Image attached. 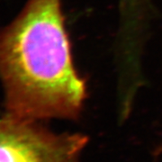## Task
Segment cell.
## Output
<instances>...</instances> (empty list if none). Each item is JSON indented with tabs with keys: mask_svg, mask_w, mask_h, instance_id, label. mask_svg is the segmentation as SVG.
Segmentation results:
<instances>
[{
	"mask_svg": "<svg viewBox=\"0 0 162 162\" xmlns=\"http://www.w3.org/2000/svg\"><path fill=\"white\" fill-rule=\"evenodd\" d=\"M0 81L6 114L77 120L86 97L73 65L60 0H28L0 30Z\"/></svg>",
	"mask_w": 162,
	"mask_h": 162,
	"instance_id": "6da1fadb",
	"label": "cell"
},
{
	"mask_svg": "<svg viewBox=\"0 0 162 162\" xmlns=\"http://www.w3.org/2000/svg\"><path fill=\"white\" fill-rule=\"evenodd\" d=\"M89 138L59 133L39 121L0 117V162H82Z\"/></svg>",
	"mask_w": 162,
	"mask_h": 162,
	"instance_id": "7a4b0ae2",
	"label": "cell"
}]
</instances>
